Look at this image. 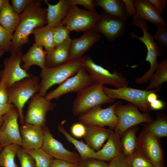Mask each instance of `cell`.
<instances>
[{
	"mask_svg": "<svg viewBox=\"0 0 167 167\" xmlns=\"http://www.w3.org/2000/svg\"><path fill=\"white\" fill-rule=\"evenodd\" d=\"M149 104L152 111L161 110L163 109L165 106V103L163 101L158 99Z\"/></svg>",
	"mask_w": 167,
	"mask_h": 167,
	"instance_id": "obj_49",
	"label": "cell"
},
{
	"mask_svg": "<svg viewBox=\"0 0 167 167\" xmlns=\"http://www.w3.org/2000/svg\"><path fill=\"white\" fill-rule=\"evenodd\" d=\"M71 131L72 135L75 137H84L86 132V127L79 122H76L71 126Z\"/></svg>",
	"mask_w": 167,
	"mask_h": 167,
	"instance_id": "obj_41",
	"label": "cell"
},
{
	"mask_svg": "<svg viewBox=\"0 0 167 167\" xmlns=\"http://www.w3.org/2000/svg\"><path fill=\"white\" fill-rule=\"evenodd\" d=\"M92 84L91 77L85 68L82 67L75 75L66 79L44 96L50 101L54 99L58 100L63 95L71 92L77 93Z\"/></svg>",
	"mask_w": 167,
	"mask_h": 167,
	"instance_id": "obj_12",
	"label": "cell"
},
{
	"mask_svg": "<svg viewBox=\"0 0 167 167\" xmlns=\"http://www.w3.org/2000/svg\"><path fill=\"white\" fill-rule=\"evenodd\" d=\"M126 22L103 11L93 29L102 34L108 41H113L124 34Z\"/></svg>",
	"mask_w": 167,
	"mask_h": 167,
	"instance_id": "obj_15",
	"label": "cell"
},
{
	"mask_svg": "<svg viewBox=\"0 0 167 167\" xmlns=\"http://www.w3.org/2000/svg\"><path fill=\"white\" fill-rule=\"evenodd\" d=\"M149 84L145 90L154 89L160 91L163 84L167 81V58H165L158 63L155 72L152 75Z\"/></svg>",
	"mask_w": 167,
	"mask_h": 167,
	"instance_id": "obj_29",
	"label": "cell"
},
{
	"mask_svg": "<svg viewBox=\"0 0 167 167\" xmlns=\"http://www.w3.org/2000/svg\"><path fill=\"white\" fill-rule=\"evenodd\" d=\"M41 148L54 158L76 163L81 160L79 154L70 151L55 139L46 126L44 127V139Z\"/></svg>",
	"mask_w": 167,
	"mask_h": 167,
	"instance_id": "obj_17",
	"label": "cell"
},
{
	"mask_svg": "<svg viewBox=\"0 0 167 167\" xmlns=\"http://www.w3.org/2000/svg\"><path fill=\"white\" fill-rule=\"evenodd\" d=\"M71 32L65 26L61 24L54 28L53 40L55 47L71 39L70 33Z\"/></svg>",
	"mask_w": 167,
	"mask_h": 167,
	"instance_id": "obj_36",
	"label": "cell"
},
{
	"mask_svg": "<svg viewBox=\"0 0 167 167\" xmlns=\"http://www.w3.org/2000/svg\"><path fill=\"white\" fill-rule=\"evenodd\" d=\"M16 155L19 160L21 167H37L34 159L23 148L19 147Z\"/></svg>",
	"mask_w": 167,
	"mask_h": 167,
	"instance_id": "obj_38",
	"label": "cell"
},
{
	"mask_svg": "<svg viewBox=\"0 0 167 167\" xmlns=\"http://www.w3.org/2000/svg\"><path fill=\"white\" fill-rule=\"evenodd\" d=\"M144 129L160 138L167 136V119L165 116L158 114L157 118L145 123Z\"/></svg>",
	"mask_w": 167,
	"mask_h": 167,
	"instance_id": "obj_32",
	"label": "cell"
},
{
	"mask_svg": "<svg viewBox=\"0 0 167 167\" xmlns=\"http://www.w3.org/2000/svg\"><path fill=\"white\" fill-rule=\"evenodd\" d=\"M108 167H130L122 152L110 160Z\"/></svg>",
	"mask_w": 167,
	"mask_h": 167,
	"instance_id": "obj_42",
	"label": "cell"
},
{
	"mask_svg": "<svg viewBox=\"0 0 167 167\" xmlns=\"http://www.w3.org/2000/svg\"><path fill=\"white\" fill-rule=\"evenodd\" d=\"M101 36L100 34L92 29L84 32L79 38L72 39L69 60L79 58Z\"/></svg>",
	"mask_w": 167,
	"mask_h": 167,
	"instance_id": "obj_18",
	"label": "cell"
},
{
	"mask_svg": "<svg viewBox=\"0 0 167 167\" xmlns=\"http://www.w3.org/2000/svg\"><path fill=\"white\" fill-rule=\"evenodd\" d=\"M125 4L127 13L129 16L134 18L136 14V10L132 0H122Z\"/></svg>",
	"mask_w": 167,
	"mask_h": 167,
	"instance_id": "obj_45",
	"label": "cell"
},
{
	"mask_svg": "<svg viewBox=\"0 0 167 167\" xmlns=\"http://www.w3.org/2000/svg\"><path fill=\"white\" fill-rule=\"evenodd\" d=\"M157 92L156 90L153 92L149 93L147 97V100L149 104L152 102L158 99V95L156 94Z\"/></svg>",
	"mask_w": 167,
	"mask_h": 167,
	"instance_id": "obj_51",
	"label": "cell"
},
{
	"mask_svg": "<svg viewBox=\"0 0 167 167\" xmlns=\"http://www.w3.org/2000/svg\"><path fill=\"white\" fill-rule=\"evenodd\" d=\"M51 167H78V162L72 163L62 160L54 159L51 163Z\"/></svg>",
	"mask_w": 167,
	"mask_h": 167,
	"instance_id": "obj_46",
	"label": "cell"
},
{
	"mask_svg": "<svg viewBox=\"0 0 167 167\" xmlns=\"http://www.w3.org/2000/svg\"><path fill=\"white\" fill-rule=\"evenodd\" d=\"M95 6L101 7L103 11L126 21L129 17L122 0H94Z\"/></svg>",
	"mask_w": 167,
	"mask_h": 167,
	"instance_id": "obj_27",
	"label": "cell"
},
{
	"mask_svg": "<svg viewBox=\"0 0 167 167\" xmlns=\"http://www.w3.org/2000/svg\"><path fill=\"white\" fill-rule=\"evenodd\" d=\"M71 5H80L90 11H95L94 0H69Z\"/></svg>",
	"mask_w": 167,
	"mask_h": 167,
	"instance_id": "obj_44",
	"label": "cell"
},
{
	"mask_svg": "<svg viewBox=\"0 0 167 167\" xmlns=\"http://www.w3.org/2000/svg\"><path fill=\"white\" fill-rule=\"evenodd\" d=\"M18 118V112L15 107L3 116V122L0 128V143L4 147L11 144L22 147Z\"/></svg>",
	"mask_w": 167,
	"mask_h": 167,
	"instance_id": "obj_16",
	"label": "cell"
},
{
	"mask_svg": "<svg viewBox=\"0 0 167 167\" xmlns=\"http://www.w3.org/2000/svg\"><path fill=\"white\" fill-rule=\"evenodd\" d=\"M3 121V116H0V128L1 126Z\"/></svg>",
	"mask_w": 167,
	"mask_h": 167,
	"instance_id": "obj_53",
	"label": "cell"
},
{
	"mask_svg": "<svg viewBox=\"0 0 167 167\" xmlns=\"http://www.w3.org/2000/svg\"><path fill=\"white\" fill-rule=\"evenodd\" d=\"M135 150L155 167H165L160 138L143 129L137 137Z\"/></svg>",
	"mask_w": 167,
	"mask_h": 167,
	"instance_id": "obj_7",
	"label": "cell"
},
{
	"mask_svg": "<svg viewBox=\"0 0 167 167\" xmlns=\"http://www.w3.org/2000/svg\"><path fill=\"white\" fill-rule=\"evenodd\" d=\"M137 126L128 129L121 136L122 152L125 156L131 154L136 149V134L138 130Z\"/></svg>",
	"mask_w": 167,
	"mask_h": 167,
	"instance_id": "obj_31",
	"label": "cell"
},
{
	"mask_svg": "<svg viewBox=\"0 0 167 167\" xmlns=\"http://www.w3.org/2000/svg\"><path fill=\"white\" fill-rule=\"evenodd\" d=\"M130 167H155L148 159L136 150L131 155L126 156Z\"/></svg>",
	"mask_w": 167,
	"mask_h": 167,
	"instance_id": "obj_35",
	"label": "cell"
},
{
	"mask_svg": "<svg viewBox=\"0 0 167 167\" xmlns=\"http://www.w3.org/2000/svg\"><path fill=\"white\" fill-rule=\"evenodd\" d=\"M148 1L161 14L167 4L166 0H148Z\"/></svg>",
	"mask_w": 167,
	"mask_h": 167,
	"instance_id": "obj_48",
	"label": "cell"
},
{
	"mask_svg": "<svg viewBox=\"0 0 167 167\" xmlns=\"http://www.w3.org/2000/svg\"><path fill=\"white\" fill-rule=\"evenodd\" d=\"M4 0H0V11L1 8Z\"/></svg>",
	"mask_w": 167,
	"mask_h": 167,
	"instance_id": "obj_54",
	"label": "cell"
},
{
	"mask_svg": "<svg viewBox=\"0 0 167 167\" xmlns=\"http://www.w3.org/2000/svg\"><path fill=\"white\" fill-rule=\"evenodd\" d=\"M24 149L34 159L37 167H51L54 158L41 148Z\"/></svg>",
	"mask_w": 167,
	"mask_h": 167,
	"instance_id": "obj_34",
	"label": "cell"
},
{
	"mask_svg": "<svg viewBox=\"0 0 167 167\" xmlns=\"http://www.w3.org/2000/svg\"><path fill=\"white\" fill-rule=\"evenodd\" d=\"M22 55L21 51L14 53L4 61V68L0 71V81L7 88L31 75L20 66Z\"/></svg>",
	"mask_w": 167,
	"mask_h": 167,
	"instance_id": "obj_14",
	"label": "cell"
},
{
	"mask_svg": "<svg viewBox=\"0 0 167 167\" xmlns=\"http://www.w3.org/2000/svg\"><path fill=\"white\" fill-rule=\"evenodd\" d=\"M54 30V28L46 25L36 28L33 31L35 43L44 47L47 52L55 47L53 40Z\"/></svg>",
	"mask_w": 167,
	"mask_h": 167,
	"instance_id": "obj_28",
	"label": "cell"
},
{
	"mask_svg": "<svg viewBox=\"0 0 167 167\" xmlns=\"http://www.w3.org/2000/svg\"><path fill=\"white\" fill-rule=\"evenodd\" d=\"M13 34L0 24V45L5 52L9 51Z\"/></svg>",
	"mask_w": 167,
	"mask_h": 167,
	"instance_id": "obj_39",
	"label": "cell"
},
{
	"mask_svg": "<svg viewBox=\"0 0 167 167\" xmlns=\"http://www.w3.org/2000/svg\"><path fill=\"white\" fill-rule=\"evenodd\" d=\"M20 21V15L16 13L8 0H4L0 11V24L13 34Z\"/></svg>",
	"mask_w": 167,
	"mask_h": 167,
	"instance_id": "obj_26",
	"label": "cell"
},
{
	"mask_svg": "<svg viewBox=\"0 0 167 167\" xmlns=\"http://www.w3.org/2000/svg\"><path fill=\"white\" fill-rule=\"evenodd\" d=\"M83 67L82 57L80 58L69 60L65 63L53 68L45 67L41 72V81L38 93L44 96L47 91L53 85L60 84L69 78L72 77Z\"/></svg>",
	"mask_w": 167,
	"mask_h": 167,
	"instance_id": "obj_2",
	"label": "cell"
},
{
	"mask_svg": "<svg viewBox=\"0 0 167 167\" xmlns=\"http://www.w3.org/2000/svg\"><path fill=\"white\" fill-rule=\"evenodd\" d=\"M131 24L139 27L142 30L143 32L142 36H138L135 34L134 31H132L130 33V37L139 40L145 45L147 51L145 61L148 62L150 64V67L148 71L143 75L136 78L135 80L137 84H143L148 82L150 77L155 71L158 64L157 58L163 55L164 49L156 43L152 35L148 32V27L146 21L134 18L133 19Z\"/></svg>",
	"mask_w": 167,
	"mask_h": 167,
	"instance_id": "obj_3",
	"label": "cell"
},
{
	"mask_svg": "<svg viewBox=\"0 0 167 167\" xmlns=\"http://www.w3.org/2000/svg\"><path fill=\"white\" fill-rule=\"evenodd\" d=\"M72 39L55 47L47 52L45 67L53 68L62 65L69 60Z\"/></svg>",
	"mask_w": 167,
	"mask_h": 167,
	"instance_id": "obj_24",
	"label": "cell"
},
{
	"mask_svg": "<svg viewBox=\"0 0 167 167\" xmlns=\"http://www.w3.org/2000/svg\"><path fill=\"white\" fill-rule=\"evenodd\" d=\"M156 31L153 37L156 43L163 49L167 48V26L161 24L156 25Z\"/></svg>",
	"mask_w": 167,
	"mask_h": 167,
	"instance_id": "obj_37",
	"label": "cell"
},
{
	"mask_svg": "<svg viewBox=\"0 0 167 167\" xmlns=\"http://www.w3.org/2000/svg\"><path fill=\"white\" fill-rule=\"evenodd\" d=\"M83 67L91 77L93 84L104 86L108 84L116 88L128 86L126 78L121 72L114 70L112 73L96 63L88 56L82 57Z\"/></svg>",
	"mask_w": 167,
	"mask_h": 167,
	"instance_id": "obj_6",
	"label": "cell"
},
{
	"mask_svg": "<svg viewBox=\"0 0 167 167\" xmlns=\"http://www.w3.org/2000/svg\"><path fill=\"white\" fill-rule=\"evenodd\" d=\"M103 87L92 84L77 93L73 103V114L79 116L97 106L113 103L116 99L109 97L104 92Z\"/></svg>",
	"mask_w": 167,
	"mask_h": 167,
	"instance_id": "obj_5",
	"label": "cell"
},
{
	"mask_svg": "<svg viewBox=\"0 0 167 167\" xmlns=\"http://www.w3.org/2000/svg\"><path fill=\"white\" fill-rule=\"evenodd\" d=\"M116 105L115 102L105 108H102V105L95 106L78 116L79 122L85 126H108L115 129L118 123L114 110Z\"/></svg>",
	"mask_w": 167,
	"mask_h": 167,
	"instance_id": "obj_10",
	"label": "cell"
},
{
	"mask_svg": "<svg viewBox=\"0 0 167 167\" xmlns=\"http://www.w3.org/2000/svg\"><path fill=\"white\" fill-rule=\"evenodd\" d=\"M121 137L118 131H113L103 147L96 152V159L104 161H110L122 152Z\"/></svg>",
	"mask_w": 167,
	"mask_h": 167,
	"instance_id": "obj_23",
	"label": "cell"
},
{
	"mask_svg": "<svg viewBox=\"0 0 167 167\" xmlns=\"http://www.w3.org/2000/svg\"><path fill=\"white\" fill-rule=\"evenodd\" d=\"M15 107L13 104L8 102L5 104L0 103V116L7 114Z\"/></svg>",
	"mask_w": 167,
	"mask_h": 167,
	"instance_id": "obj_50",
	"label": "cell"
},
{
	"mask_svg": "<svg viewBox=\"0 0 167 167\" xmlns=\"http://www.w3.org/2000/svg\"><path fill=\"white\" fill-rule=\"evenodd\" d=\"M100 17L96 11H86L77 5H71L60 24L65 26L71 31L85 32L93 29Z\"/></svg>",
	"mask_w": 167,
	"mask_h": 167,
	"instance_id": "obj_9",
	"label": "cell"
},
{
	"mask_svg": "<svg viewBox=\"0 0 167 167\" xmlns=\"http://www.w3.org/2000/svg\"><path fill=\"white\" fill-rule=\"evenodd\" d=\"M3 147V146L0 143V152L2 150Z\"/></svg>",
	"mask_w": 167,
	"mask_h": 167,
	"instance_id": "obj_55",
	"label": "cell"
},
{
	"mask_svg": "<svg viewBox=\"0 0 167 167\" xmlns=\"http://www.w3.org/2000/svg\"><path fill=\"white\" fill-rule=\"evenodd\" d=\"M42 1L32 0L20 15V21L13 33L9 50L11 54L21 51L23 45L29 42V36L35 29L47 25V8L41 6Z\"/></svg>",
	"mask_w": 167,
	"mask_h": 167,
	"instance_id": "obj_1",
	"label": "cell"
},
{
	"mask_svg": "<svg viewBox=\"0 0 167 167\" xmlns=\"http://www.w3.org/2000/svg\"><path fill=\"white\" fill-rule=\"evenodd\" d=\"M47 4V24L46 25L54 28L59 25L66 16L70 6L69 0H60L53 5L48 0H43Z\"/></svg>",
	"mask_w": 167,
	"mask_h": 167,
	"instance_id": "obj_22",
	"label": "cell"
},
{
	"mask_svg": "<svg viewBox=\"0 0 167 167\" xmlns=\"http://www.w3.org/2000/svg\"><path fill=\"white\" fill-rule=\"evenodd\" d=\"M105 161L94 158L81 159L78 162V167H108Z\"/></svg>",
	"mask_w": 167,
	"mask_h": 167,
	"instance_id": "obj_40",
	"label": "cell"
},
{
	"mask_svg": "<svg viewBox=\"0 0 167 167\" xmlns=\"http://www.w3.org/2000/svg\"><path fill=\"white\" fill-rule=\"evenodd\" d=\"M5 51L0 45V58L5 53Z\"/></svg>",
	"mask_w": 167,
	"mask_h": 167,
	"instance_id": "obj_52",
	"label": "cell"
},
{
	"mask_svg": "<svg viewBox=\"0 0 167 167\" xmlns=\"http://www.w3.org/2000/svg\"><path fill=\"white\" fill-rule=\"evenodd\" d=\"M19 147L11 144L3 147L0 153V167H18L15 157Z\"/></svg>",
	"mask_w": 167,
	"mask_h": 167,
	"instance_id": "obj_33",
	"label": "cell"
},
{
	"mask_svg": "<svg viewBox=\"0 0 167 167\" xmlns=\"http://www.w3.org/2000/svg\"><path fill=\"white\" fill-rule=\"evenodd\" d=\"M28 107L24 117L25 123L43 127L45 126L47 113L53 110L55 104L45 96L34 94L28 102Z\"/></svg>",
	"mask_w": 167,
	"mask_h": 167,
	"instance_id": "obj_13",
	"label": "cell"
},
{
	"mask_svg": "<svg viewBox=\"0 0 167 167\" xmlns=\"http://www.w3.org/2000/svg\"><path fill=\"white\" fill-rule=\"evenodd\" d=\"M58 131L62 134L66 139L71 143L78 151L81 159L94 158L96 159V152L91 149L86 143L79 141L71 136L61 124L58 126Z\"/></svg>",
	"mask_w": 167,
	"mask_h": 167,
	"instance_id": "obj_30",
	"label": "cell"
},
{
	"mask_svg": "<svg viewBox=\"0 0 167 167\" xmlns=\"http://www.w3.org/2000/svg\"><path fill=\"white\" fill-rule=\"evenodd\" d=\"M39 78L31 74L28 77L17 82L8 88V102L17 109L20 123H25L23 108L25 104L39 91Z\"/></svg>",
	"mask_w": 167,
	"mask_h": 167,
	"instance_id": "obj_4",
	"label": "cell"
},
{
	"mask_svg": "<svg viewBox=\"0 0 167 167\" xmlns=\"http://www.w3.org/2000/svg\"><path fill=\"white\" fill-rule=\"evenodd\" d=\"M7 88L6 85L0 81V103L5 104L8 102Z\"/></svg>",
	"mask_w": 167,
	"mask_h": 167,
	"instance_id": "obj_47",
	"label": "cell"
},
{
	"mask_svg": "<svg viewBox=\"0 0 167 167\" xmlns=\"http://www.w3.org/2000/svg\"><path fill=\"white\" fill-rule=\"evenodd\" d=\"M86 127V132L83 138L86 144L95 151L100 149L113 132L110 129L98 126H88Z\"/></svg>",
	"mask_w": 167,
	"mask_h": 167,
	"instance_id": "obj_21",
	"label": "cell"
},
{
	"mask_svg": "<svg viewBox=\"0 0 167 167\" xmlns=\"http://www.w3.org/2000/svg\"><path fill=\"white\" fill-rule=\"evenodd\" d=\"M32 0H11L12 6L14 11L21 14Z\"/></svg>",
	"mask_w": 167,
	"mask_h": 167,
	"instance_id": "obj_43",
	"label": "cell"
},
{
	"mask_svg": "<svg viewBox=\"0 0 167 167\" xmlns=\"http://www.w3.org/2000/svg\"><path fill=\"white\" fill-rule=\"evenodd\" d=\"M44 127L27 123L23 125L19 128L22 148L24 149L41 148L44 139Z\"/></svg>",
	"mask_w": 167,
	"mask_h": 167,
	"instance_id": "obj_19",
	"label": "cell"
},
{
	"mask_svg": "<svg viewBox=\"0 0 167 167\" xmlns=\"http://www.w3.org/2000/svg\"><path fill=\"white\" fill-rule=\"evenodd\" d=\"M47 53L42 46L33 44L28 51L22 55V60L24 64L21 66L22 68L27 71L32 66L36 65L43 69L45 67Z\"/></svg>",
	"mask_w": 167,
	"mask_h": 167,
	"instance_id": "obj_25",
	"label": "cell"
},
{
	"mask_svg": "<svg viewBox=\"0 0 167 167\" xmlns=\"http://www.w3.org/2000/svg\"><path fill=\"white\" fill-rule=\"evenodd\" d=\"M133 1L136 10V15L134 18L148 21L155 25L161 24L167 26L165 20L148 0Z\"/></svg>",
	"mask_w": 167,
	"mask_h": 167,
	"instance_id": "obj_20",
	"label": "cell"
},
{
	"mask_svg": "<svg viewBox=\"0 0 167 167\" xmlns=\"http://www.w3.org/2000/svg\"><path fill=\"white\" fill-rule=\"evenodd\" d=\"M103 89L105 93L110 98L127 101L143 113H148L152 111L147 97L149 93L155 90H142L127 86L111 89L103 86Z\"/></svg>",
	"mask_w": 167,
	"mask_h": 167,
	"instance_id": "obj_11",
	"label": "cell"
},
{
	"mask_svg": "<svg viewBox=\"0 0 167 167\" xmlns=\"http://www.w3.org/2000/svg\"><path fill=\"white\" fill-rule=\"evenodd\" d=\"M116 103L114 110L118 118V123L114 131H118L121 137L131 127L153 120L148 113H141L138 108L132 104L123 105L120 101Z\"/></svg>",
	"mask_w": 167,
	"mask_h": 167,
	"instance_id": "obj_8",
	"label": "cell"
}]
</instances>
